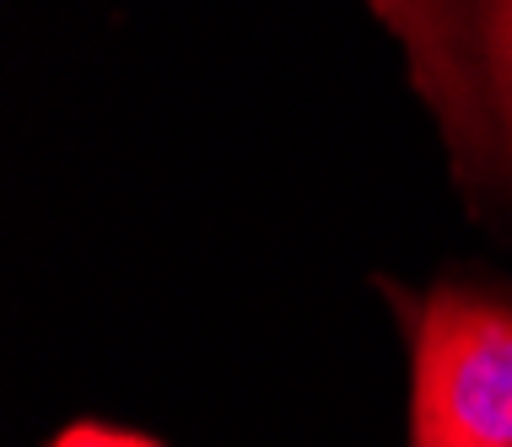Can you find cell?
<instances>
[{
    "instance_id": "cell-1",
    "label": "cell",
    "mask_w": 512,
    "mask_h": 447,
    "mask_svg": "<svg viewBox=\"0 0 512 447\" xmlns=\"http://www.w3.org/2000/svg\"><path fill=\"white\" fill-rule=\"evenodd\" d=\"M464 178L512 200V0H372Z\"/></svg>"
},
{
    "instance_id": "cell-2",
    "label": "cell",
    "mask_w": 512,
    "mask_h": 447,
    "mask_svg": "<svg viewBox=\"0 0 512 447\" xmlns=\"http://www.w3.org/2000/svg\"><path fill=\"white\" fill-rule=\"evenodd\" d=\"M410 447H512V302L426 291L410 318Z\"/></svg>"
},
{
    "instance_id": "cell-3",
    "label": "cell",
    "mask_w": 512,
    "mask_h": 447,
    "mask_svg": "<svg viewBox=\"0 0 512 447\" xmlns=\"http://www.w3.org/2000/svg\"><path fill=\"white\" fill-rule=\"evenodd\" d=\"M49 447H162L146 431H124V426H103V421H71L65 431H54Z\"/></svg>"
}]
</instances>
